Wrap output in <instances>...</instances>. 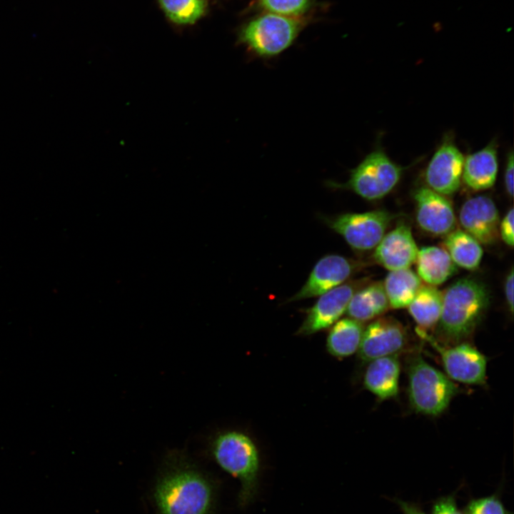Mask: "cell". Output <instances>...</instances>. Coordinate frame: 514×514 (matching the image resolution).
Listing matches in <instances>:
<instances>
[{
    "instance_id": "obj_15",
    "label": "cell",
    "mask_w": 514,
    "mask_h": 514,
    "mask_svg": "<svg viewBox=\"0 0 514 514\" xmlns=\"http://www.w3.org/2000/svg\"><path fill=\"white\" fill-rule=\"evenodd\" d=\"M418 248L410 228L398 224L385 234L375 248L373 258L388 271L408 268L415 263Z\"/></svg>"
},
{
    "instance_id": "obj_20",
    "label": "cell",
    "mask_w": 514,
    "mask_h": 514,
    "mask_svg": "<svg viewBox=\"0 0 514 514\" xmlns=\"http://www.w3.org/2000/svg\"><path fill=\"white\" fill-rule=\"evenodd\" d=\"M383 284L389 306L394 309L407 308L422 286L421 279L409 268L390 271Z\"/></svg>"
},
{
    "instance_id": "obj_16",
    "label": "cell",
    "mask_w": 514,
    "mask_h": 514,
    "mask_svg": "<svg viewBox=\"0 0 514 514\" xmlns=\"http://www.w3.org/2000/svg\"><path fill=\"white\" fill-rule=\"evenodd\" d=\"M498 171L497 147L492 142L464 159L462 181L473 191L486 190L495 184Z\"/></svg>"
},
{
    "instance_id": "obj_28",
    "label": "cell",
    "mask_w": 514,
    "mask_h": 514,
    "mask_svg": "<svg viewBox=\"0 0 514 514\" xmlns=\"http://www.w3.org/2000/svg\"><path fill=\"white\" fill-rule=\"evenodd\" d=\"M499 236L508 246L514 245V211L511 207L499 224Z\"/></svg>"
},
{
    "instance_id": "obj_7",
    "label": "cell",
    "mask_w": 514,
    "mask_h": 514,
    "mask_svg": "<svg viewBox=\"0 0 514 514\" xmlns=\"http://www.w3.org/2000/svg\"><path fill=\"white\" fill-rule=\"evenodd\" d=\"M394 218L390 212L381 209L324 217V222L353 250L366 251L376 247Z\"/></svg>"
},
{
    "instance_id": "obj_4",
    "label": "cell",
    "mask_w": 514,
    "mask_h": 514,
    "mask_svg": "<svg viewBox=\"0 0 514 514\" xmlns=\"http://www.w3.org/2000/svg\"><path fill=\"white\" fill-rule=\"evenodd\" d=\"M408 395L417 413L436 416L443 413L458 392V386L445 373L432 366L420 355L408 364Z\"/></svg>"
},
{
    "instance_id": "obj_5",
    "label": "cell",
    "mask_w": 514,
    "mask_h": 514,
    "mask_svg": "<svg viewBox=\"0 0 514 514\" xmlns=\"http://www.w3.org/2000/svg\"><path fill=\"white\" fill-rule=\"evenodd\" d=\"M403 170L383 150L376 149L351 171L348 181L343 183L331 182L330 185L352 191L368 201L378 200L396 186Z\"/></svg>"
},
{
    "instance_id": "obj_17",
    "label": "cell",
    "mask_w": 514,
    "mask_h": 514,
    "mask_svg": "<svg viewBox=\"0 0 514 514\" xmlns=\"http://www.w3.org/2000/svg\"><path fill=\"white\" fill-rule=\"evenodd\" d=\"M368 363L363 376L365 388L381 400L395 397L400 373L398 355L381 357Z\"/></svg>"
},
{
    "instance_id": "obj_25",
    "label": "cell",
    "mask_w": 514,
    "mask_h": 514,
    "mask_svg": "<svg viewBox=\"0 0 514 514\" xmlns=\"http://www.w3.org/2000/svg\"><path fill=\"white\" fill-rule=\"evenodd\" d=\"M462 511L463 514H512L506 509L497 493L470 499Z\"/></svg>"
},
{
    "instance_id": "obj_10",
    "label": "cell",
    "mask_w": 514,
    "mask_h": 514,
    "mask_svg": "<svg viewBox=\"0 0 514 514\" xmlns=\"http://www.w3.org/2000/svg\"><path fill=\"white\" fill-rule=\"evenodd\" d=\"M464 159L453 138H444L425 168L428 187L443 196L455 193L461 184Z\"/></svg>"
},
{
    "instance_id": "obj_14",
    "label": "cell",
    "mask_w": 514,
    "mask_h": 514,
    "mask_svg": "<svg viewBox=\"0 0 514 514\" xmlns=\"http://www.w3.org/2000/svg\"><path fill=\"white\" fill-rule=\"evenodd\" d=\"M463 231L480 244L491 245L499 236L500 216L494 201L486 196L468 198L459 211Z\"/></svg>"
},
{
    "instance_id": "obj_8",
    "label": "cell",
    "mask_w": 514,
    "mask_h": 514,
    "mask_svg": "<svg viewBox=\"0 0 514 514\" xmlns=\"http://www.w3.org/2000/svg\"><path fill=\"white\" fill-rule=\"evenodd\" d=\"M416 332L437 351L446 375L451 380L470 385L485 383L487 359L474 346L463 342L445 346L425 331L417 328Z\"/></svg>"
},
{
    "instance_id": "obj_3",
    "label": "cell",
    "mask_w": 514,
    "mask_h": 514,
    "mask_svg": "<svg viewBox=\"0 0 514 514\" xmlns=\"http://www.w3.org/2000/svg\"><path fill=\"white\" fill-rule=\"evenodd\" d=\"M211 452L216 463L238 480V505L248 507L256 500L260 488L261 460L255 443L244 433L228 431L214 439Z\"/></svg>"
},
{
    "instance_id": "obj_18",
    "label": "cell",
    "mask_w": 514,
    "mask_h": 514,
    "mask_svg": "<svg viewBox=\"0 0 514 514\" xmlns=\"http://www.w3.org/2000/svg\"><path fill=\"white\" fill-rule=\"evenodd\" d=\"M415 263L419 278L433 286L443 283L458 271L447 251L435 246L418 249Z\"/></svg>"
},
{
    "instance_id": "obj_29",
    "label": "cell",
    "mask_w": 514,
    "mask_h": 514,
    "mask_svg": "<svg viewBox=\"0 0 514 514\" xmlns=\"http://www.w3.org/2000/svg\"><path fill=\"white\" fill-rule=\"evenodd\" d=\"M513 154L510 153L505 168L504 185L507 193L513 197Z\"/></svg>"
},
{
    "instance_id": "obj_30",
    "label": "cell",
    "mask_w": 514,
    "mask_h": 514,
    "mask_svg": "<svg viewBox=\"0 0 514 514\" xmlns=\"http://www.w3.org/2000/svg\"><path fill=\"white\" fill-rule=\"evenodd\" d=\"M514 273H513V268H511L510 271L508 272V275L506 276L505 283H504V291H505V300L508 304V307L511 313V314L513 313V286H514Z\"/></svg>"
},
{
    "instance_id": "obj_23",
    "label": "cell",
    "mask_w": 514,
    "mask_h": 514,
    "mask_svg": "<svg viewBox=\"0 0 514 514\" xmlns=\"http://www.w3.org/2000/svg\"><path fill=\"white\" fill-rule=\"evenodd\" d=\"M442 304L443 293L433 286L422 285L407 308L418 328L425 331L437 326Z\"/></svg>"
},
{
    "instance_id": "obj_11",
    "label": "cell",
    "mask_w": 514,
    "mask_h": 514,
    "mask_svg": "<svg viewBox=\"0 0 514 514\" xmlns=\"http://www.w3.org/2000/svg\"><path fill=\"white\" fill-rule=\"evenodd\" d=\"M407 343V332L399 321L390 317L378 318L363 330L358 353L363 361L370 362L398 355Z\"/></svg>"
},
{
    "instance_id": "obj_21",
    "label": "cell",
    "mask_w": 514,
    "mask_h": 514,
    "mask_svg": "<svg viewBox=\"0 0 514 514\" xmlns=\"http://www.w3.org/2000/svg\"><path fill=\"white\" fill-rule=\"evenodd\" d=\"M445 249L456 266L468 271L476 270L481 262V244L463 230L455 229L444 239Z\"/></svg>"
},
{
    "instance_id": "obj_12",
    "label": "cell",
    "mask_w": 514,
    "mask_h": 514,
    "mask_svg": "<svg viewBox=\"0 0 514 514\" xmlns=\"http://www.w3.org/2000/svg\"><path fill=\"white\" fill-rule=\"evenodd\" d=\"M357 267L355 261L343 256H324L316 262L302 288L288 301L319 296L346 283Z\"/></svg>"
},
{
    "instance_id": "obj_31",
    "label": "cell",
    "mask_w": 514,
    "mask_h": 514,
    "mask_svg": "<svg viewBox=\"0 0 514 514\" xmlns=\"http://www.w3.org/2000/svg\"><path fill=\"white\" fill-rule=\"evenodd\" d=\"M393 500L399 506L403 514H427L415 503L405 501L399 498H393Z\"/></svg>"
},
{
    "instance_id": "obj_27",
    "label": "cell",
    "mask_w": 514,
    "mask_h": 514,
    "mask_svg": "<svg viewBox=\"0 0 514 514\" xmlns=\"http://www.w3.org/2000/svg\"><path fill=\"white\" fill-rule=\"evenodd\" d=\"M455 493L441 496L433 501L430 514H463L457 505Z\"/></svg>"
},
{
    "instance_id": "obj_24",
    "label": "cell",
    "mask_w": 514,
    "mask_h": 514,
    "mask_svg": "<svg viewBox=\"0 0 514 514\" xmlns=\"http://www.w3.org/2000/svg\"><path fill=\"white\" fill-rule=\"evenodd\" d=\"M166 16L178 24H193L205 13L204 0H158Z\"/></svg>"
},
{
    "instance_id": "obj_13",
    "label": "cell",
    "mask_w": 514,
    "mask_h": 514,
    "mask_svg": "<svg viewBox=\"0 0 514 514\" xmlns=\"http://www.w3.org/2000/svg\"><path fill=\"white\" fill-rule=\"evenodd\" d=\"M415 218L419 227L435 236H446L455 229L456 218L452 203L428 186L413 193Z\"/></svg>"
},
{
    "instance_id": "obj_6",
    "label": "cell",
    "mask_w": 514,
    "mask_h": 514,
    "mask_svg": "<svg viewBox=\"0 0 514 514\" xmlns=\"http://www.w3.org/2000/svg\"><path fill=\"white\" fill-rule=\"evenodd\" d=\"M299 31L296 20L268 14L249 22L241 30L240 40L258 56L271 57L287 49Z\"/></svg>"
},
{
    "instance_id": "obj_9",
    "label": "cell",
    "mask_w": 514,
    "mask_h": 514,
    "mask_svg": "<svg viewBox=\"0 0 514 514\" xmlns=\"http://www.w3.org/2000/svg\"><path fill=\"white\" fill-rule=\"evenodd\" d=\"M362 285V281L346 282L319 296L313 306L306 310L297 334L308 336L333 326L346 312L352 296Z\"/></svg>"
},
{
    "instance_id": "obj_26",
    "label": "cell",
    "mask_w": 514,
    "mask_h": 514,
    "mask_svg": "<svg viewBox=\"0 0 514 514\" xmlns=\"http://www.w3.org/2000/svg\"><path fill=\"white\" fill-rule=\"evenodd\" d=\"M310 0H261L264 9L284 16H295L303 14Z\"/></svg>"
},
{
    "instance_id": "obj_1",
    "label": "cell",
    "mask_w": 514,
    "mask_h": 514,
    "mask_svg": "<svg viewBox=\"0 0 514 514\" xmlns=\"http://www.w3.org/2000/svg\"><path fill=\"white\" fill-rule=\"evenodd\" d=\"M159 514H212L216 487L182 454L169 456L154 487Z\"/></svg>"
},
{
    "instance_id": "obj_2",
    "label": "cell",
    "mask_w": 514,
    "mask_h": 514,
    "mask_svg": "<svg viewBox=\"0 0 514 514\" xmlns=\"http://www.w3.org/2000/svg\"><path fill=\"white\" fill-rule=\"evenodd\" d=\"M490 298L487 287L478 280L463 278L451 284L443 293L439 339L456 344L469 337L483 319Z\"/></svg>"
},
{
    "instance_id": "obj_22",
    "label": "cell",
    "mask_w": 514,
    "mask_h": 514,
    "mask_svg": "<svg viewBox=\"0 0 514 514\" xmlns=\"http://www.w3.org/2000/svg\"><path fill=\"white\" fill-rule=\"evenodd\" d=\"M363 328L361 322L351 318L337 321L327 336L326 348L337 358H345L358 351Z\"/></svg>"
},
{
    "instance_id": "obj_19",
    "label": "cell",
    "mask_w": 514,
    "mask_h": 514,
    "mask_svg": "<svg viewBox=\"0 0 514 514\" xmlns=\"http://www.w3.org/2000/svg\"><path fill=\"white\" fill-rule=\"evenodd\" d=\"M390 307L383 282L361 286L352 296L346 313L349 318L359 322L375 319Z\"/></svg>"
}]
</instances>
